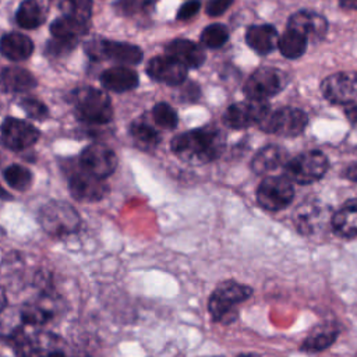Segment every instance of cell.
Returning a JSON list of instances; mask_svg holds the SVG:
<instances>
[{
    "mask_svg": "<svg viewBox=\"0 0 357 357\" xmlns=\"http://www.w3.org/2000/svg\"><path fill=\"white\" fill-rule=\"evenodd\" d=\"M170 145L173 153L183 162L205 165L220 156L225 149V135L219 128L205 126L176 135Z\"/></svg>",
    "mask_w": 357,
    "mask_h": 357,
    "instance_id": "1",
    "label": "cell"
},
{
    "mask_svg": "<svg viewBox=\"0 0 357 357\" xmlns=\"http://www.w3.org/2000/svg\"><path fill=\"white\" fill-rule=\"evenodd\" d=\"M71 102L75 116L86 124H107L113 119V106L109 95L92 86L79 88L73 92Z\"/></svg>",
    "mask_w": 357,
    "mask_h": 357,
    "instance_id": "2",
    "label": "cell"
},
{
    "mask_svg": "<svg viewBox=\"0 0 357 357\" xmlns=\"http://www.w3.org/2000/svg\"><path fill=\"white\" fill-rule=\"evenodd\" d=\"M252 294V289L234 280H225L213 290L209 297L208 310L213 321L231 324L237 318V305Z\"/></svg>",
    "mask_w": 357,
    "mask_h": 357,
    "instance_id": "3",
    "label": "cell"
},
{
    "mask_svg": "<svg viewBox=\"0 0 357 357\" xmlns=\"http://www.w3.org/2000/svg\"><path fill=\"white\" fill-rule=\"evenodd\" d=\"M42 229L52 237L63 238L78 231L81 218L75 208L64 201H49L38 213Z\"/></svg>",
    "mask_w": 357,
    "mask_h": 357,
    "instance_id": "4",
    "label": "cell"
},
{
    "mask_svg": "<svg viewBox=\"0 0 357 357\" xmlns=\"http://www.w3.org/2000/svg\"><path fill=\"white\" fill-rule=\"evenodd\" d=\"M326 156L319 151H307L284 163V174L297 184H311L328 170Z\"/></svg>",
    "mask_w": 357,
    "mask_h": 357,
    "instance_id": "5",
    "label": "cell"
},
{
    "mask_svg": "<svg viewBox=\"0 0 357 357\" xmlns=\"http://www.w3.org/2000/svg\"><path fill=\"white\" fill-rule=\"evenodd\" d=\"M308 123L307 114L296 107H280L272 113H268L261 121L262 131L280 135V137H297L300 135Z\"/></svg>",
    "mask_w": 357,
    "mask_h": 357,
    "instance_id": "6",
    "label": "cell"
},
{
    "mask_svg": "<svg viewBox=\"0 0 357 357\" xmlns=\"http://www.w3.org/2000/svg\"><path fill=\"white\" fill-rule=\"evenodd\" d=\"M85 52L93 60L109 59L120 64H138L144 56L142 50L135 45L107 39L88 42L85 45Z\"/></svg>",
    "mask_w": 357,
    "mask_h": 357,
    "instance_id": "7",
    "label": "cell"
},
{
    "mask_svg": "<svg viewBox=\"0 0 357 357\" xmlns=\"http://www.w3.org/2000/svg\"><path fill=\"white\" fill-rule=\"evenodd\" d=\"M294 197V188L291 181L284 176L266 177L261 181L257 190L258 204L271 212L284 209Z\"/></svg>",
    "mask_w": 357,
    "mask_h": 357,
    "instance_id": "8",
    "label": "cell"
},
{
    "mask_svg": "<svg viewBox=\"0 0 357 357\" xmlns=\"http://www.w3.org/2000/svg\"><path fill=\"white\" fill-rule=\"evenodd\" d=\"M287 82L286 74L275 67L257 68L244 85V93L251 99H268L279 93Z\"/></svg>",
    "mask_w": 357,
    "mask_h": 357,
    "instance_id": "9",
    "label": "cell"
},
{
    "mask_svg": "<svg viewBox=\"0 0 357 357\" xmlns=\"http://www.w3.org/2000/svg\"><path fill=\"white\" fill-rule=\"evenodd\" d=\"M269 113V103L266 99H251L233 103L223 114V121L227 127L240 130L259 123Z\"/></svg>",
    "mask_w": 357,
    "mask_h": 357,
    "instance_id": "10",
    "label": "cell"
},
{
    "mask_svg": "<svg viewBox=\"0 0 357 357\" xmlns=\"http://www.w3.org/2000/svg\"><path fill=\"white\" fill-rule=\"evenodd\" d=\"M1 142L11 151H22L39 139V130L21 119L7 117L1 124Z\"/></svg>",
    "mask_w": 357,
    "mask_h": 357,
    "instance_id": "11",
    "label": "cell"
},
{
    "mask_svg": "<svg viewBox=\"0 0 357 357\" xmlns=\"http://www.w3.org/2000/svg\"><path fill=\"white\" fill-rule=\"evenodd\" d=\"M322 95L333 105H346L357 96V74L336 73L326 77L321 84Z\"/></svg>",
    "mask_w": 357,
    "mask_h": 357,
    "instance_id": "12",
    "label": "cell"
},
{
    "mask_svg": "<svg viewBox=\"0 0 357 357\" xmlns=\"http://www.w3.org/2000/svg\"><path fill=\"white\" fill-rule=\"evenodd\" d=\"M79 162L84 170L105 178L116 170L117 156L107 145L92 144L82 151Z\"/></svg>",
    "mask_w": 357,
    "mask_h": 357,
    "instance_id": "13",
    "label": "cell"
},
{
    "mask_svg": "<svg viewBox=\"0 0 357 357\" xmlns=\"http://www.w3.org/2000/svg\"><path fill=\"white\" fill-rule=\"evenodd\" d=\"M70 192L78 201L96 202L107 195L109 185L105 178L98 177L82 169V172L71 176Z\"/></svg>",
    "mask_w": 357,
    "mask_h": 357,
    "instance_id": "14",
    "label": "cell"
},
{
    "mask_svg": "<svg viewBox=\"0 0 357 357\" xmlns=\"http://www.w3.org/2000/svg\"><path fill=\"white\" fill-rule=\"evenodd\" d=\"M146 73L152 79L166 85H180L187 78V67L169 54L151 59Z\"/></svg>",
    "mask_w": 357,
    "mask_h": 357,
    "instance_id": "15",
    "label": "cell"
},
{
    "mask_svg": "<svg viewBox=\"0 0 357 357\" xmlns=\"http://www.w3.org/2000/svg\"><path fill=\"white\" fill-rule=\"evenodd\" d=\"M59 312L56 298L49 296L38 297L25 303L20 310V321L28 326H42L50 322Z\"/></svg>",
    "mask_w": 357,
    "mask_h": 357,
    "instance_id": "16",
    "label": "cell"
},
{
    "mask_svg": "<svg viewBox=\"0 0 357 357\" xmlns=\"http://www.w3.org/2000/svg\"><path fill=\"white\" fill-rule=\"evenodd\" d=\"M287 28H293L300 31L311 40H321L325 38L328 32V21L326 18L311 10H300L290 15L287 21Z\"/></svg>",
    "mask_w": 357,
    "mask_h": 357,
    "instance_id": "17",
    "label": "cell"
},
{
    "mask_svg": "<svg viewBox=\"0 0 357 357\" xmlns=\"http://www.w3.org/2000/svg\"><path fill=\"white\" fill-rule=\"evenodd\" d=\"M165 52L183 63L187 68H198L205 61V52L202 46L190 39H174L165 46Z\"/></svg>",
    "mask_w": 357,
    "mask_h": 357,
    "instance_id": "18",
    "label": "cell"
},
{
    "mask_svg": "<svg viewBox=\"0 0 357 357\" xmlns=\"http://www.w3.org/2000/svg\"><path fill=\"white\" fill-rule=\"evenodd\" d=\"M278 31L273 25H250L245 31L247 45L258 54H269L278 46Z\"/></svg>",
    "mask_w": 357,
    "mask_h": 357,
    "instance_id": "19",
    "label": "cell"
},
{
    "mask_svg": "<svg viewBox=\"0 0 357 357\" xmlns=\"http://www.w3.org/2000/svg\"><path fill=\"white\" fill-rule=\"evenodd\" d=\"M294 226L303 234H312L325 220V209L318 201L303 202L293 216Z\"/></svg>",
    "mask_w": 357,
    "mask_h": 357,
    "instance_id": "20",
    "label": "cell"
},
{
    "mask_svg": "<svg viewBox=\"0 0 357 357\" xmlns=\"http://www.w3.org/2000/svg\"><path fill=\"white\" fill-rule=\"evenodd\" d=\"M103 88L113 92H127L138 85V74L126 66H116L100 74Z\"/></svg>",
    "mask_w": 357,
    "mask_h": 357,
    "instance_id": "21",
    "label": "cell"
},
{
    "mask_svg": "<svg viewBox=\"0 0 357 357\" xmlns=\"http://www.w3.org/2000/svg\"><path fill=\"white\" fill-rule=\"evenodd\" d=\"M287 162V151L280 145H268L259 149L251 160V169L257 174H265L279 169Z\"/></svg>",
    "mask_w": 357,
    "mask_h": 357,
    "instance_id": "22",
    "label": "cell"
},
{
    "mask_svg": "<svg viewBox=\"0 0 357 357\" xmlns=\"http://www.w3.org/2000/svg\"><path fill=\"white\" fill-rule=\"evenodd\" d=\"M33 52V42L22 33L10 32L0 39V53L13 61L26 60Z\"/></svg>",
    "mask_w": 357,
    "mask_h": 357,
    "instance_id": "23",
    "label": "cell"
},
{
    "mask_svg": "<svg viewBox=\"0 0 357 357\" xmlns=\"http://www.w3.org/2000/svg\"><path fill=\"white\" fill-rule=\"evenodd\" d=\"M0 86L7 92H28L36 86V78L25 68L6 67L0 71Z\"/></svg>",
    "mask_w": 357,
    "mask_h": 357,
    "instance_id": "24",
    "label": "cell"
},
{
    "mask_svg": "<svg viewBox=\"0 0 357 357\" xmlns=\"http://www.w3.org/2000/svg\"><path fill=\"white\" fill-rule=\"evenodd\" d=\"M333 230L346 238L357 236V199H349L332 216Z\"/></svg>",
    "mask_w": 357,
    "mask_h": 357,
    "instance_id": "25",
    "label": "cell"
},
{
    "mask_svg": "<svg viewBox=\"0 0 357 357\" xmlns=\"http://www.w3.org/2000/svg\"><path fill=\"white\" fill-rule=\"evenodd\" d=\"M88 32V21L78 18L71 14H66L61 18H57L50 25V33L53 38L67 39L77 42L78 38Z\"/></svg>",
    "mask_w": 357,
    "mask_h": 357,
    "instance_id": "26",
    "label": "cell"
},
{
    "mask_svg": "<svg viewBox=\"0 0 357 357\" xmlns=\"http://www.w3.org/2000/svg\"><path fill=\"white\" fill-rule=\"evenodd\" d=\"M308 39L297 29L287 28L284 33L278 39V47L286 59H298L305 53Z\"/></svg>",
    "mask_w": 357,
    "mask_h": 357,
    "instance_id": "27",
    "label": "cell"
},
{
    "mask_svg": "<svg viewBox=\"0 0 357 357\" xmlns=\"http://www.w3.org/2000/svg\"><path fill=\"white\" fill-rule=\"evenodd\" d=\"M17 24L24 29H35L45 21V11L38 0H24L15 14Z\"/></svg>",
    "mask_w": 357,
    "mask_h": 357,
    "instance_id": "28",
    "label": "cell"
},
{
    "mask_svg": "<svg viewBox=\"0 0 357 357\" xmlns=\"http://www.w3.org/2000/svg\"><path fill=\"white\" fill-rule=\"evenodd\" d=\"M130 134L138 146L144 149H152L160 142V135L153 126L144 120H137L130 127Z\"/></svg>",
    "mask_w": 357,
    "mask_h": 357,
    "instance_id": "29",
    "label": "cell"
},
{
    "mask_svg": "<svg viewBox=\"0 0 357 357\" xmlns=\"http://www.w3.org/2000/svg\"><path fill=\"white\" fill-rule=\"evenodd\" d=\"M3 176L7 184L17 191H26L32 184V173L21 165L8 166Z\"/></svg>",
    "mask_w": 357,
    "mask_h": 357,
    "instance_id": "30",
    "label": "cell"
},
{
    "mask_svg": "<svg viewBox=\"0 0 357 357\" xmlns=\"http://www.w3.org/2000/svg\"><path fill=\"white\" fill-rule=\"evenodd\" d=\"M337 336L336 329L331 328H319L315 332H312L303 343V350L307 351H319L326 347H329Z\"/></svg>",
    "mask_w": 357,
    "mask_h": 357,
    "instance_id": "31",
    "label": "cell"
},
{
    "mask_svg": "<svg viewBox=\"0 0 357 357\" xmlns=\"http://www.w3.org/2000/svg\"><path fill=\"white\" fill-rule=\"evenodd\" d=\"M229 40V31L223 24H211L201 32V43L208 49H219Z\"/></svg>",
    "mask_w": 357,
    "mask_h": 357,
    "instance_id": "32",
    "label": "cell"
},
{
    "mask_svg": "<svg viewBox=\"0 0 357 357\" xmlns=\"http://www.w3.org/2000/svg\"><path fill=\"white\" fill-rule=\"evenodd\" d=\"M152 119L159 127L166 128V130H172L177 126V113H176V110L165 102L156 103L153 106Z\"/></svg>",
    "mask_w": 357,
    "mask_h": 357,
    "instance_id": "33",
    "label": "cell"
},
{
    "mask_svg": "<svg viewBox=\"0 0 357 357\" xmlns=\"http://www.w3.org/2000/svg\"><path fill=\"white\" fill-rule=\"evenodd\" d=\"M21 107L25 110V113L35 119V120H43L47 117V107L45 103L35 98H24L21 102Z\"/></svg>",
    "mask_w": 357,
    "mask_h": 357,
    "instance_id": "34",
    "label": "cell"
},
{
    "mask_svg": "<svg viewBox=\"0 0 357 357\" xmlns=\"http://www.w3.org/2000/svg\"><path fill=\"white\" fill-rule=\"evenodd\" d=\"M75 45H77V42H74V40L53 38V40H50L47 43V53H50L53 56H61V54L70 53Z\"/></svg>",
    "mask_w": 357,
    "mask_h": 357,
    "instance_id": "35",
    "label": "cell"
},
{
    "mask_svg": "<svg viewBox=\"0 0 357 357\" xmlns=\"http://www.w3.org/2000/svg\"><path fill=\"white\" fill-rule=\"evenodd\" d=\"M199 8H201L199 0H188L184 4H181V7L178 8L177 20L178 21H187V20L192 18L194 15H197Z\"/></svg>",
    "mask_w": 357,
    "mask_h": 357,
    "instance_id": "36",
    "label": "cell"
},
{
    "mask_svg": "<svg viewBox=\"0 0 357 357\" xmlns=\"http://www.w3.org/2000/svg\"><path fill=\"white\" fill-rule=\"evenodd\" d=\"M234 0H208L205 6V11L209 17H219L222 15Z\"/></svg>",
    "mask_w": 357,
    "mask_h": 357,
    "instance_id": "37",
    "label": "cell"
},
{
    "mask_svg": "<svg viewBox=\"0 0 357 357\" xmlns=\"http://www.w3.org/2000/svg\"><path fill=\"white\" fill-rule=\"evenodd\" d=\"M152 3V0H120L119 1V7L121 8V11H124L126 14H132L138 10L145 8L146 6H149Z\"/></svg>",
    "mask_w": 357,
    "mask_h": 357,
    "instance_id": "38",
    "label": "cell"
},
{
    "mask_svg": "<svg viewBox=\"0 0 357 357\" xmlns=\"http://www.w3.org/2000/svg\"><path fill=\"white\" fill-rule=\"evenodd\" d=\"M346 116H347L349 121H350L354 127H357V106H349V107L346 109Z\"/></svg>",
    "mask_w": 357,
    "mask_h": 357,
    "instance_id": "39",
    "label": "cell"
},
{
    "mask_svg": "<svg viewBox=\"0 0 357 357\" xmlns=\"http://www.w3.org/2000/svg\"><path fill=\"white\" fill-rule=\"evenodd\" d=\"M346 177H347L349 180H351V181H357V162L347 167V170H346Z\"/></svg>",
    "mask_w": 357,
    "mask_h": 357,
    "instance_id": "40",
    "label": "cell"
},
{
    "mask_svg": "<svg viewBox=\"0 0 357 357\" xmlns=\"http://www.w3.org/2000/svg\"><path fill=\"white\" fill-rule=\"evenodd\" d=\"M339 4L346 10H357V0H339Z\"/></svg>",
    "mask_w": 357,
    "mask_h": 357,
    "instance_id": "41",
    "label": "cell"
},
{
    "mask_svg": "<svg viewBox=\"0 0 357 357\" xmlns=\"http://www.w3.org/2000/svg\"><path fill=\"white\" fill-rule=\"evenodd\" d=\"M6 307H7V297H6L4 290L0 287V312L4 311Z\"/></svg>",
    "mask_w": 357,
    "mask_h": 357,
    "instance_id": "42",
    "label": "cell"
},
{
    "mask_svg": "<svg viewBox=\"0 0 357 357\" xmlns=\"http://www.w3.org/2000/svg\"><path fill=\"white\" fill-rule=\"evenodd\" d=\"M11 194L7 192L1 185H0V199H11Z\"/></svg>",
    "mask_w": 357,
    "mask_h": 357,
    "instance_id": "43",
    "label": "cell"
}]
</instances>
